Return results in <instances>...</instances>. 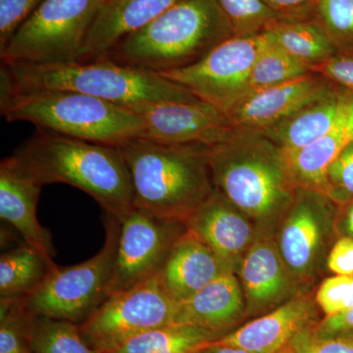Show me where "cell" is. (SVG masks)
Masks as SVG:
<instances>
[{
	"label": "cell",
	"instance_id": "7c38bea8",
	"mask_svg": "<svg viewBox=\"0 0 353 353\" xmlns=\"http://www.w3.org/2000/svg\"><path fill=\"white\" fill-rule=\"evenodd\" d=\"M187 231L182 221L134 206L120 221L108 296L157 277L172 248Z\"/></svg>",
	"mask_w": 353,
	"mask_h": 353
},
{
	"label": "cell",
	"instance_id": "52a82bcc",
	"mask_svg": "<svg viewBox=\"0 0 353 353\" xmlns=\"http://www.w3.org/2000/svg\"><path fill=\"white\" fill-rule=\"evenodd\" d=\"M99 0H44L16 30L2 64L48 65L83 58Z\"/></svg>",
	"mask_w": 353,
	"mask_h": 353
},
{
	"label": "cell",
	"instance_id": "484cf974",
	"mask_svg": "<svg viewBox=\"0 0 353 353\" xmlns=\"http://www.w3.org/2000/svg\"><path fill=\"white\" fill-rule=\"evenodd\" d=\"M219 339L196 326L174 323L137 334L103 353H196Z\"/></svg>",
	"mask_w": 353,
	"mask_h": 353
},
{
	"label": "cell",
	"instance_id": "603a6c76",
	"mask_svg": "<svg viewBox=\"0 0 353 353\" xmlns=\"http://www.w3.org/2000/svg\"><path fill=\"white\" fill-rule=\"evenodd\" d=\"M353 141V103L325 136L296 150H284L285 166L297 189L326 194L330 165Z\"/></svg>",
	"mask_w": 353,
	"mask_h": 353
},
{
	"label": "cell",
	"instance_id": "d6986e66",
	"mask_svg": "<svg viewBox=\"0 0 353 353\" xmlns=\"http://www.w3.org/2000/svg\"><path fill=\"white\" fill-rule=\"evenodd\" d=\"M245 319L246 306L240 281L233 272H226L179 303L175 323L196 326L221 339Z\"/></svg>",
	"mask_w": 353,
	"mask_h": 353
},
{
	"label": "cell",
	"instance_id": "3957f363",
	"mask_svg": "<svg viewBox=\"0 0 353 353\" xmlns=\"http://www.w3.org/2000/svg\"><path fill=\"white\" fill-rule=\"evenodd\" d=\"M64 90L139 111L164 101H194L187 88L108 57L48 65L2 64L1 92Z\"/></svg>",
	"mask_w": 353,
	"mask_h": 353
},
{
	"label": "cell",
	"instance_id": "5b68a950",
	"mask_svg": "<svg viewBox=\"0 0 353 353\" xmlns=\"http://www.w3.org/2000/svg\"><path fill=\"white\" fill-rule=\"evenodd\" d=\"M234 36L217 0H178L150 24L122 39L106 57L161 74L197 63Z\"/></svg>",
	"mask_w": 353,
	"mask_h": 353
},
{
	"label": "cell",
	"instance_id": "9c48e42d",
	"mask_svg": "<svg viewBox=\"0 0 353 353\" xmlns=\"http://www.w3.org/2000/svg\"><path fill=\"white\" fill-rule=\"evenodd\" d=\"M338 206L321 192L297 189L276 231V245L285 265L310 289L327 267L330 250L339 238Z\"/></svg>",
	"mask_w": 353,
	"mask_h": 353
},
{
	"label": "cell",
	"instance_id": "2e32d148",
	"mask_svg": "<svg viewBox=\"0 0 353 353\" xmlns=\"http://www.w3.org/2000/svg\"><path fill=\"white\" fill-rule=\"evenodd\" d=\"M320 320L319 306L309 290L214 341L252 353H279Z\"/></svg>",
	"mask_w": 353,
	"mask_h": 353
},
{
	"label": "cell",
	"instance_id": "cb8c5ba5",
	"mask_svg": "<svg viewBox=\"0 0 353 353\" xmlns=\"http://www.w3.org/2000/svg\"><path fill=\"white\" fill-rule=\"evenodd\" d=\"M266 31L272 43L313 72L338 53L326 32L310 18L280 20Z\"/></svg>",
	"mask_w": 353,
	"mask_h": 353
},
{
	"label": "cell",
	"instance_id": "f35d334b",
	"mask_svg": "<svg viewBox=\"0 0 353 353\" xmlns=\"http://www.w3.org/2000/svg\"><path fill=\"white\" fill-rule=\"evenodd\" d=\"M282 20L306 19L315 0H262Z\"/></svg>",
	"mask_w": 353,
	"mask_h": 353
},
{
	"label": "cell",
	"instance_id": "83f0119b",
	"mask_svg": "<svg viewBox=\"0 0 353 353\" xmlns=\"http://www.w3.org/2000/svg\"><path fill=\"white\" fill-rule=\"evenodd\" d=\"M32 353H101L83 339L75 323L36 316L32 334Z\"/></svg>",
	"mask_w": 353,
	"mask_h": 353
},
{
	"label": "cell",
	"instance_id": "b9f144b4",
	"mask_svg": "<svg viewBox=\"0 0 353 353\" xmlns=\"http://www.w3.org/2000/svg\"><path fill=\"white\" fill-rule=\"evenodd\" d=\"M353 306V275L352 276V280H350V292H348V296L347 301H345V309L352 307Z\"/></svg>",
	"mask_w": 353,
	"mask_h": 353
},
{
	"label": "cell",
	"instance_id": "4fadbf2b",
	"mask_svg": "<svg viewBox=\"0 0 353 353\" xmlns=\"http://www.w3.org/2000/svg\"><path fill=\"white\" fill-rule=\"evenodd\" d=\"M143 120V137L167 145L211 146L229 138L234 129L227 115L201 99L164 101L137 111Z\"/></svg>",
	"mask_w": 353,
	"mask_h": 353
},
{
	"label": "cell",
	"instance_id": "f546056e",
	"mask_svg": "<svg viewBox=\"0 0 353 353\" xmlns=\"http://www.w3.org/2000/svg\"><path fill=\"white\" fill-rule=\"evenodd\" d=\"M308 18L322 28L338 52H353V0H315Z\"/></svg>",
	"mask_w": 353,
	"mask_h": 353
},
{
	"label": "cell",
	"instance_id": "ffe728a7",
	"mask_svg": "<svg viewBox=\"0 0 353 353\" xmlns=\"http://www.w3.org/2000/svg\"><path fill=\"white\" fill-rule=\"evenodd\" d=\"M352 103V92L332 83L284 120L259 132L282 150H299L331 131Z\"/></svg>",
	"mask_w": 353,
	"mask_h": 353
},
{
	"label": "cell",
	"instance_id": "7402d4cb",
	"mask_svg": "<svg viewBox=\"0 0 353 353\" xmlns=\"http://www.w3.org/2000/svg\"><path fill=\"white\" fill-rule=\"evenodd\" d=\"M226 272L232 271L188 230L172 248L158 277L172 299L181 303Z\"/></svg>",
	"mask_w": 353,
	"mask_h": 353
},
{
	"label": "cell",
	"instance_id": "4dcf8cb0",
	"mask_svg": "<svg viewBox=\"0 0 353 353\" xmlns=\"http://www.w3.org/2000/svg\"><path fill=\"white\" fill-rule=\"evenodd\" d=\"M233 28L234 36L243 37L266 31L281 19L262 0H217Z\"/></svg>",
	"mask_w": 353,
	"mask_h": 353
},
{
	"label": "cell",
	"instance_id": "ba28073f",
	"mask_svg": "<svg viewBox=\"0 0 353 353\" xmlns=\"http://www.w3.org/2000/svg\"><path fill=\"white\" fill-rule=\"evenodd\" d=\"M104 245L94 256L73 266H57L29 299L36 316L82 324L108 297L120 222L108 216Z\"/></svg>",
	"mask_w": 353,
	"mask_h": 353
},
{
	"label": "cell",
	"instance_id": "6da1fadb",
	"mask_svg": "<svg viewBox=\"0 0 353 353\" xmlns=\"http://www.w3.org/2000/svg\"><path fill=\"white\" fill-rule=\"evenodd\" d=\"M209 153L215 190L248 215L261 236H275L297 190L282 148L261 132L234 129Z\"/></svg>",
	"mask_w": 353,
	"mask_h": 353
},
{
	"label": "cell",
	"instance_id": "30bf717a",
	"mask_svg": "<svg viewBox=\"0 0 353 353\" xmlns=\"http://www.w3.org/2000/svg\"><path fill=\"white\" fill-rule=\"evenodd\" d=\"M270 43L267 31L234 36L197 63L159 75L187 88L197 99L227 115L248 94L253 66Z\"/></svg>",
	"mask_w": 353,
	"mask_h": 353
},
{
	"label": "cell",
	"instance_id": "e575fe53",
	"mask_svg": "<svg viewBox=\"0 0 353 353\" xmlns=\"http://www.w3.org/2000/svg\"><path fill=\"white\" fill-rule=\"evenodd\" d=\"M352 276L334 275L325 279L315 294V301L325 316L336 314L345 309Z\"/></svg>",
	"mask_w": 353,
	"mask_h": 353
},
{
	"label": "cell",
	"instance_id": "8992f818",
	"mask_svg": "<svg viewBox=\"0 0 353 353\" xmlns=\"http://www.w3.org/2000/svg\"><path fill=\"white\" fill-rule=\"evenodd\" d=\"M1 114L69 138L119 146L143 137V120L131 109L64 90L1 92Z\"/></svg>",
	"mask_w": 353,
	"mask_h": 353
},
{
	"label": "cell",
	"instance_id": "277c9868",
	"mask_svg": "<svg viewBox=\"0 0 353 353\" xmlns=\"http://www.w3.org/2000/svg\"><path fill=\"white\" fill-rule=\"evenodd\" d=\"M119 150L131 174L137 208L185 223L215 190L209 146L138 138Z\"/></svg>",
	"mask_w": 353,
	"mask_h": 353
},
{
	"label": "cell",
	"instance_id": "1f68e13d",
	"mask_svg": "<svg viewBox=\"0 0 353 353\" xmlns=\"http://www.w3.org/2000/svg\"><path fill=\"white\" fill-rule=\"evenodd\" d=\"M327 187V196L336 204L353 199V141L330 165Z\"/></svg>",
	"mask_w": 353,
	"mask_h": 353
},
{
	"label": "cell",
	"instance_id": "ab89813d",
	"mask_svg": "<svg viewBox=\"0 0 353 353\" xmlns=\"http://www.w3.org/2000/svg\"><path fill=\"white\" fill-rule=\"evenodd\" d=\"M338 205L336 231L339 236H345L353 239V199Z\"/></svg>",
	"mask_w": 353,
	"mask_h": 353
},
{
	"label": "cell",
	"instance_id": "8fae6325",
	"mask_svg": "<svg viewBox=\"0 0 353 353\" xmlns=\"http://www.w3.org/2000/svg\"><path fill=\"white\" fill-rule=\"evenodd\" d=\"M178 307L157 276L110 294L79 326L88 345L103 353L137 334L174 324Z\"/></svg>",
	"mask_w": 353,
	"mask_h": 353
},
{
	"label": "cell",
	"instance_id": "7bdbcfd3",
	"mask_svg": "<svg viewBox=\"0 0 353 353\" xmlns=\"http://www.w3.org/2000/svg\"><path fill=\"white\" fill-rule=\"evenodd\" d=\"M108 1V0H99V3H103V2Z\"/></svg>",
	"mask_w": 353,
	"mask_h": 353
},
{
	"label": "cell",
	"instance_id": "d590c367",
	"mask_svg": "<svg viewBox=\"0 0 353 353\" xmlns=\"http://www.w3.org/2000/svg\"><path fill=\"white\" fill-rule=\"evenodd\" d=\"M314 72L353 94V52L336 53Z\"/></svg>",
	"mask_w": 353,
	"mask_h": 353
},
{
	"label": "cell",
	"instance_id": "7a4b0ae2",
	"mask_svg": "<svg viewBox=\"0 0 353 353\" xmlns=\"http://www.w3.org/2000/svg\"><path fill=\"white\" fill-rule=\"evenodd\" d=\"M12 155L43 187L66 183L83 190L119 222L134 208L131 174L117 146L39 129Z\"/></svg>",
	"mask_w": 353,
	"mask_h": 353
},
{
	"label": "cell",
	"instance_id": "9a60e30c",
	"mask_svg": "<svg viewBox=\"0 0 353 353\" xmlns=\"http://www.w3.org/2000/svg\"><path fill=\"white\" fill-rule=\"evenodd\" d=\"M185 224L234 274L245 253L261 236L252 219L217 190Z\"/></svg>",
	"mask_w": 353,
	"mask_h": 353
},
{
	"label": "cell",
	"instance_id": "836d02e7",
	"mask_svg": "<svg viewBox=\"0 0 353 353\" xmlns=\"http://www.w3.org/2000/svg\"><path fill=\"white\" fill-rule=\"evenodd\" d=\"M44 0H0V51Z\"/></svg>",
	"mask_w": 353,
	"mask_h": 353
},
{
	"label": "cell",
	"instance_id": "d6a6232c",
	"mask_svg": "<svg viewBox=\"0 0 353 353\" xmlns=\"http://www.w3.org/2000/svg\"><path fill=\"white\" fill-rule=\"evenodd\" d=\"M313 327L296 334L279 353H353V338H320Z\"/></svg>",
	"mask_w": 353,
	"mask_h": 353
},
{
	"label": "cell",
	"instance_id": "e0dca14e",
	"mask_svg": "<svg viewBox=\"0 0 353 353\" xmlns=\"http://www.w3.org/2000/svg\"><path fill=\"white\" fill-rule=\"evenodd\" d=\"M331 85L324 77L312 72L248 95L227 114L228 121L233 129L263 132L312 101Z\"/></svg>",
	"mask_w": 353,
	"mask_h": 353
},
{
	"label": "cell",
	"instance_id": "f1b7e54d",
	"mask_svg": "<svg viewBox=\"0 0 353 353\" xmlns=\"http://www.w3.org/2000/svg\"><path fill=\"white\" fill-rule=\"evenodd\" d=\"M34 317L26 299H0V353H32Z\"/></svg>",
	"mask_w": 353,
	"mask_h": 353
},
{
	"label": "cell",
	"instance_id": "44dd1931",
	"mask_svg": "<svg viewBox=\"0 0 353 353\" xmlns=\"http://www.w3.org/2000/svg\"><path fill=\"white\" fill-rule=\"evenodd\" d=\"M178 0H108L99 6L83 58L106 57L122 39L159 17Z\"/></svg>",
	"mask_w": 353,
	"mask_h": 353
},
{
	"label": "cell",
	"instance_id": "5bb4252c",
	"mask_svg": "<svg viewBox=\"0 0 353 353\" xmlns=\"http://www.w3.org/2000/svg\"><path fill=\"white\" fill-rule=\"evenodd\" d=\"M236 275L245 296L246 318L252 319L311 290L289 270L273 236L257 238L241 259Z\"/></svg>",
	"mask_w": 353,
	"mask_h": 353
},
{
	"label": "cell",
	"instance_id": "60d3db41",
	"mask_svg": "<svg viewBox=\"0 0 353 353\" xmlns=\"http://www.w3.org/2000/svg\"><path fill=\"white\" fill-rule=\"evenodd\" d=\"M196 353H252L243 348L232 347V345H221V343L212 341L205 347L202 348Z\"/></svg>",
	"mask_w": 353,
	"mask_h": 353
},
{
	"label": "cell",
	"instance_id": "8d00e7d4",
	"mask_svg": "<svg viewBox=\"0 0 353 353\" xmlns=\"http://www.w3.org/2000/svg\"><path fill=\"white\" fill-rule=\"evenodd\" d=\"M312 330L320 338H353V306L336 314L325 316Z\"/></svg>",
	"mask_w": 353,
	"mask_h": 353
},
{
	"label": "cell",
	"instance_id": "4316f807",
	"mask_svg": "<svg viewBox=\"0 0 353 353\" xmlns=\"http://www.w3.org/2000/svg\"><path fill=\"white\" fill-rule=\"evenodd\" d=\"M312 72L308 66L301 63L271 41L260 53L253 66L245 97L265 88L307 75Z\"/></svg>",
	"mask_w": 353,
	"mask_h": 353
},
{
	"label": "cell",
	"instance_id": "ac0fdd59",
	"mask_svg": "<svg viewBox=\"0 0 353 353\" xmlns=\"http://www.w3.org/2000/svg\"><path fill=\"white\" fill-rule=\"evenodd\" d=\"M43 185L13 155L0 164V217L17 230L25 243L52 259L50 234L41 224L37 208Z\"/></svg>",
	"mask_w": 353,
	"mask_h": 353
},
{
	"label": "cell",
	"instance_id": "d4e9b609",
	"mask_svg": "<svg viewBox=\"0 0 353 353\" xmlns=\"http://www.w3.org/2000/svg\"><path fill=\"white\" fill-rule=\"evenodd\" d=\"M57 264L32 246L24 245L0 256V297L27 299L41 287Z\"/></svg>",
	"mask_w": 353,
	"mask_h": 353
},
{
	"label": "cell",
	"instance_id": "74e56055",
	"mask_svg": "<svg viewBox=\"0 0 353 353\" xmlns=\"http://www.w3.org/2000/svg\"><path fill=\"white\" fill-rule=\"evenodd\" d=\"M327 268L334 275H353L352 238L343 236L336 239L327 259Z\"/></svg>",
	"mask_w": 353,
	"mask_h": 353
}]
</instances>
